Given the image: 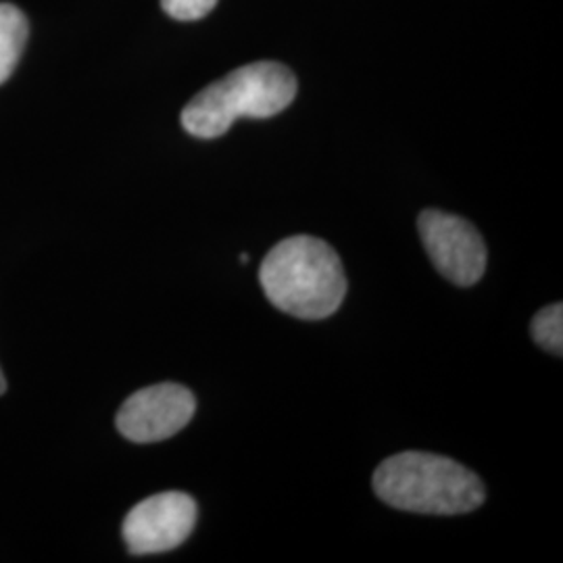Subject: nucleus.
Returning a JSON list of instances; mask_svg holds the SVG:
<instances>
[{
  "instance_id": "nucleus-9",
  "label": "nucleus",
  "mask_w": 563,
  "mask_h": 563,
  "mask_svg": "<svg viewBox=\"0 0 563 563\" xmlns=\"http://www.w3.org/2000/svg\"><path fill=\"white\" fill-rule=\"evenodd\" d=\"M218 0H162L163 11L178 21H197L211 13Z\"/></svg>"
},
{
  "instance_id": "nucleus-4",
  "label": "nucleus",
  "mask_w": 563,
  "mask_h": 563,
  "mask_svg": "<svg viewBox=\"0 0 563 563\" xmlns=\"http://www.w3.org/2000/svg\"><path fill=\"white\" fill-rule=\"evenodd\" d=\"M197 518L199 509L190 495L167 490L134 505L123 520L121 534L132 555H155L180 547Z\"/></svg>"
},
{
  "instance_id": "nucleus-1",
  "label": "nucleus",
  "mask_w": 563,
  "mask_h": 563,
  "mask_svg": "<svg viewBox=\"0 0 563 563\" xmlns=\"http://www.w3.org/2000/svg\"><path fill=\"white\" fill-rule=\"evenodd\" d=\"M260 282L276 309L299 320L334 316L346 295L339 253L307 234L278 242L263 260Z\"/></svg>"
},
{
  "instance_id": "nucleus-7",
  "label": "nucleus",
  "mask_w": 563,
  "mask_h": 563,
  "mask_svg": "<svg viewBox=\"0 0 563 563\" xmlns=\"http://www.w3.org/2000/svg\"><path fill=\"white\" fill-rule=\"evenodd\" d=\"M27 41V20L18 7L0 2V84L11 78Z\"/></svg>"
},
{
  "instance_id": "nucleus-10",
  "label": "nucleus",
  "mask_w": 563,
  "mask_h": 563,
  "mask_svg": "<svg viewBox=\"0 0 563 563\" xmlns=\"http://www.w3.org/2000/svg\"><path fill=\"white\" fill-rule=\"evenodd\" d=\"M7 393V383H4V378H2V372H0V397Z\"/></svg>"
},
{
  "instance_id": "nucleus-5",
  "label": "nucleus",
  "mask_w": 563,
  "mask_h": 563,
  "mask_svg": "<svg viewBox=\"0 0 563 563\" xmlns=\"http://www.w3.org/2000/svg\"><path fill=\"white\" fill-rule=\"evenodd\" d=\"M423 246L444 278L457 286H474L486 269V244L481 232L463 218L426 209L418 220Z\"/></svg>"
},
{
  "instance_id": "nucleus-8",
  "label": "nucleus",
  "mask_w": 563,
  "mask_h": 563,
  "mask_svg": "<svg viewBox=\"0 0 563 563\" xmlns=\"http://www.w3.org/2000/svg\"><path fill=\"white\" fill-rule=\"evenodd\" d=\"M532 339L553 355L563 353V307L562 302H553L541 309L530 323Z\"/></svg>"
},
{
  "instance_id": "nucleus-11",
  "label": "nucleus",
  "mask_w": 563,
  "mask_h": 563,
  "mask_svg": "<svg viewBox=\"0 0 563 563\" xmlns=\"http://www.w3.org/2000/svg\"><path fill=\"white\" fill-rule=\"evenodd\" d=\"M241 262H242V263H249V255H246V253H242V255H241Z\"/></svg>"
},
{
  "instance_id": "nucleus-6",
  "label": "nucleus",
  "mask_w": 563,
  "mask_h": 563,
  "mask_svg": "<svg viewBox=\"0 0 563 563\" xmlns=\"http://www.w3.org/2000/svg\"><path fill=\"white\" fill-rule=\"evenodd\" d=\"M195 395L181 384L163 383L128 397L118 413V430L132 443H159L192 420Z\"/></svg>"
},
{
  "instance_id": "nucleus-3",
  "label": "nucleus",
  "mask_w": 563,
  "mask_h": 563,
  "mask_svg": "<svg viewBox=\"0 0 563 563\" xmlns=\"http://www.w3.org/2000/svg\"><path fill=\"white\" fill-rule=\"evenodd\" d=\"M295 74L274 60L251 63L201 90L181 111V125L195 139H220L239 118L265 120L297 97Z\"/></svg>"
},
{
  "instance_id": "nucleus-2",
  "label": "nucleus",
  "mask_w": 563,
  "mask_h": 563,
  "mask_svg": "<svg viewBox=\"0 0 563 563\" xmlns=\"http://www.w3.org/2000/svg\"><path fill=\"white\" fill-rule=\"evenodd\" d=\"M374 490L384 504L430 516H460L486 499L484 484L472 470L443 455L405 451L374 472Z\"/></svg>"
}]
</instances>
